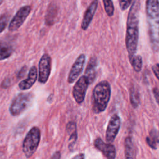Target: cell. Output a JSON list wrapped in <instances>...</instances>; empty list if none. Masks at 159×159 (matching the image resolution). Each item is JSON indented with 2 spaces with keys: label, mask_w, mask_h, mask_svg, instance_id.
<instances>
[{
  "label": "cell",
  "mask_w": 159,
  "mask_h": 159,
  "mask_svg": "<svg viewBox=\"0 0 159 159\" xmlns=\"http://www.w3.org/2000/svg\"><path fill=\"white\" fill-rule=\"evenodd\" d=\"M140 2L134 1L128 13L127 20V29L125 36V45L130 61L135 56L139 34V11Z\"/></svg>",
  "instance_id": "1"
},
{
  "label": "cell",
  "mask_w": 159,
  "mask_h": 159,
  "mask_svg": "<svg viewBox=\"0 0 159 159\" xmlns=\"http://www.w3.org/2000/svg\"><path fill=\"white\" fill-rule=\"evenodd\" d=\"M145 12L151 47L157 52L159 51V1L147 0Z\"/></svg>",
  "instance_id": "2"
},
{
  "label": "cell",
  "mask_w": 159,
  "mask_h": 159,
  "mask_svg": "<svg viewBox=\"0 0 159 159\" xmlns=\"http://www.w3.org/2000/svg\"><path fill=\"white\" fill-rule=\"evenodd\" d=\"M111 94V85L107 81L99 82L93 92V111L99 114L105 111L109 102Z\"/></svg>",
  "instance_id": "3"
},
{
  "label": "cell",
  "mask_w": 159,
  "mask_h": 159,
  "mask_svg": "<svg viewBox=\"0 0 159 159\" xmlns=\"http://www.w3.org/2000/svg\"><path fill=\"white\" fill-rule=\"evenodd\" d=\"M40 140V130L37 127H32L26 134L22 143V151L27 158L36 152Z\"/></svg>",
  "instance_id": "4"
},
{
  "label": "cell",
  "mask_w": 159,
  "mask_h": 159,
  "mask_svg": "<svg viewBox=\"0 0 159 159\" xmlns=\"http://www.w3.org/2000/svg\"><path fill=\"white\" fill-rule=\"evenodd\" d=\"M33 99V95L30 93H19L11 102L9 107V112L13 116H17L22 113L30 106Z\"/></svg>",
  "instance_id": "5"
},
{
  "label": "cell",
  "mask_w": 159,
  "mask_h": 159,
  "mask_svg": "<svg viewBox=\"0 0 159 159\" xmlns=\"http://www.w3.org/2000/svg\"><path fill=\"white\" fill-rule=\"evenodd\" d=\"M30 11L31 7L29 5L21 7L11 19L8 26V30L10 32H14L18 30L25 22Z\"/></svg>",
  "instance_id": "6"
},
{
  "label": "cell",
  "mask_w": 159,
  "mask_h": 159,
  "mask_svg": "<svg viewBox=\"0 0 159 159\" xmlns=\"http://www.w3.org/2000/svg\"><path fill=\"white\" fill-rule=\"evenodd\" d=\"M51 58L47 53H44L41 57L39 62V77L40 83H45L50 76L51 72Z\"/></svg>",
  "instance_id": "7"
},
{
  "label": "cell",
  "mask_w": 159,
  "mask_h": 159,
  "mask_svg": "<svg viewBox=\"0 0 159 159\" xmlns=\"http://www.w3.org/2000/svg\"><path fill=\"white\" fill-rule=\"evenodd\" d=\"M89 84L88 80L83 75L78 80L74 85L72 94L73 98L78 104H81L84 101Z\"/></svg>",
  "instance_id": "8"
},
{
  "label": "cell",
  "mask_w": 159,
  "mask_h": 159,
  "mask_svg": "<svg viewBox=\"0 0 159 159\" xmlns=\"http://www.w3.org/2000/svg\"><path fill=\"white\" fill-rule=\"evenodd\" d=\"M120 125V117L116 114L112 115L109 119L106 132V140L108 143H112L114 140L119 131Z\"/></svg>",
  "instance_id": "9"
},
{
  "label": "cell",
  "mask_w": 159,
  "mask_h": 159,
  "mask_svg": "<svg viewBox=\"0 0 159 159\" xmlns=\"http://www.w3.org/2000/svg\"><path fill=\"white\" fill-rule=\"evenodd\" d=\"M86 61V56L84 54H80L75 60L70 71L68 76V82L73 83L81 73Z\"/></svg>",
  "instance_id": "10"
},
{
  "label": "cell",
  "mask_w": 159,
  "mask_h": 159,
  "mask_svg": "<svg viewBox=\"0 0 159 159\" xmlns=\"http://www.w3.org/2000/svg\"><path fill=\"white\" fill-rule=\"evenodd\" d=\"M94 145L96 148L101 151L107 159H115L116 148L115 147L110 143H106L101 138L98 137L95 139Z\"/></svg>",
  "instance_id": "11"
},
{
  "label": "cell",
  "mask_w": 159,
  "mask_h": 159,
  "mask_svg": "<svg viewBox=\"0 0 159 159\" xmlns=\"http://www.w3.org/2000/svg\"><path fill=\"white\" fill-rule=\"evenodd\" d=\"M98 4V1L97 0H94L90 3L89 6L86 9L84 12L83 20L81 22V28L83 30H86L89 27L90 23L91 22L93 19L94 15L95 14V12L96 11Z\"/></svg>",
  "instance_id": "12"
},
{
  "label": "cell",
  "mask_w": 159,
  "mask_h": 159,
  "mask_svg": "<svg viewBox=\"0 0 159 159\" xmlns=\"http://www.w3.org/2000/svg\"><path fill=\"white\" fill-rule=\"evenodd\" d=\"M37 70L36 66H32L28 73L27 76L25 80H22L19 83V88L21 90H27L30 89L35 83L37 79Z\"/></svg>",
  "instance_id": "13"
},
{
  "label": "cell",
  "mask_w": 159,
  "mask_h": 159,
  "mask_svg": "<svg viewBox=\"0 0 159 159\" xmlns=\"http://www.w3.org/2000/svg\"><path fill=\"white\" fill-rule=\"evenodd\" d=\"M97 66L96 59L92 57L88 61L84 76L88 80L89 84L92 83L96 78V68Z\"/></svg>",
  "instance_id": "14"
},
{
  "label": "cell",
  "mask_w": 159,
  "mask_h": 159,
  "mask_svg": "<svg viewBox=\"0 0 159 159\" xmlns=\"http://www.w3.org/2000/svg\"><path fill=\"white\" fill-rule=\"evenodd\" d=\"M13 52L14 48L10 43L0 40V61L9 58Z\"/></svg>",
  "instance_id": "15"
},
{
  "label": "cell",
  "mask_w": 159,
  "mask_h": 159,
  "mask_svg": "<svg viewBox=\"0 0 159 159\" xmlns=\"http://www.w3.org/2000/svg\"><path fill=\"white\" fill-rule=\"evenodd\" d=\"M146 142L152 149H157V144L159 143V131L152 129L150 131L149 135L146 137Z\"/></svg>",
  "instance_id": "16"
},
{
  "label": "cell",
  "mask_w": 159,
  "mask_h": 159,
  "mask_svg": "<svg viewBox=\"0 0 159 159\" xmlns=\"http://www.w3.org/2000/svg\"><path fill=\"white\" fill-rule=\"evenodd\" d=\"M125 159H134V145L132 139L130 137L125 138L124 141Z\"/></svg>",
  "instance_id": "17"
},
{
  "label": "cell",
  "mask_w": 159,
  "mask_h": 159,
  "mask_svg": "<svg viewBox=\"0 0 159 159\" xmlns=\"http://www.w3.org/2000/svg\"><path fill=\"white\" fill-rule=\"evenodd\" d=\"M130 100L134 108H137L139 106L140 104V95L139 91L134 87H132L130 89Z\"/></svg>",
  "instance_id": "18"
},
{
  "label": "cell",
  "mask_w": 159,
  "mask_h": 159,
  "mask_svg": "<svg viewBox=\"0 0 159 159\" xmlns=\"http://www.w3.org/2000/svg\"><path fill=\"white\" fill-rule=\"evenodd\" d=\"M130 62L135 71H140L142 67V58L140 55H135Z\"/></svg>",
  "instance_id": "19"
},
{
  "label": "cell",
  "mask_w": 159,
  "mask_h": 159,
  "mask_svg": "<svg viewBox=\"0 0 159 159\" xmlns=\"http://www.w3.org/2000/svg\"><path fill=\"white\" fill-rule=\"evenodd\" d=\"M104 4V7L105 11L108 16H112L114 12V7L113 4V2L111 0H103L102 1Z\"/></svg>",
  "instance_id": "20"
},
{
  "label": "cell",
  "mask_w": 159,
  "mask_h": 159,
  "mask_svg": "<svg viewBox=\"0 0 159 159\" xmlns=\"http://www.w3.org/2000/svg\"><path fill=\"white\" fill-rule=\"evenodd\" d=\"M9 17L6 14H2L0 16V33L4 31L7 26Z\"/></svg>",
  "instance_id": "21"
},
{
  "label": "cell",
  "mask_w": 159,
  "mask_h": 159,
  "mask_svg": "<svg viewBox=\"0 0 159 159\" xmlns=\"http://www.w3.org/2000/svg\"><path fill=\"white\" fill-rule=\"evenodd\" d=\"M66 130L68 135H70L74 132H77L76 123L73 121H70L68 122V124L66 125Z\"/></svg>",
  "instance_id": "22"
},
{
  "label": "cell",
  "mask_w": 159,
  "mask_h": 159,
  "mask_svg": "<svg viewBox=\"0 0 159 159\" xmlns=\"http://www.w3.org/2000/svg\"><path fill=\"white\" fill-rule=\"evenodd\" d=\"M56 11H57L56 9H55L53 8H51L50 10H48V14L47 15V17H46L47 23H48V24H52L51 21L53 20V19L55 17V16H53V15L56 14H55V12Z\"/></svg>",
  "instance_id": "23"
},
{
  "label": "cell",
  "mask_w": 159,
  "mask_h": 159,
  "mask_svg": "<svg viewBox=\"0 0 159 159\" xmlns=\"http://www.w3.org/2000/svg\"><path fill=\"white\" fill-rule=\"evenodd\" d=\"M119 6L121 9V10L124 11L126 9H127L129 7V6L130 5V4L132 3V1L130 0H120L119 1Z\"/></svg>",
  "instance_id": "24"
},
{
  "label": "cell",
  "mask_w": 159,
  "mask_h": 159,
  "mask_svg": "<svg viewBox=\"0 0 159 159\" xmlns=\"http://www.w3.org/2000/svg\"><path fill=\"white\" fill-rule=\"evenodd\" d=\"M152 69L155 76L159 80V63H156L153 65L152 67Z\"/></svg>",
  "instance_id": "25"
},
{
  "label": "cell",
  "mask_w": 159,
  "mask_h": 159,
  "mask_svg": "<svg viewBox=\"0 0 159 159\" xmlns=\"http://www.w3.org/2000/svg\"><path fill=\"white\" fill-rule=\"evenodd\" d=\"M153 93L157 104L159 105V88H154L153 89Z\"/></svg>",
  "instance_id": "26"
},
{
  "label": "cell",
  "mask_w": 159,
  "mask_h": 159,
  "mask_svg": "<svg viewBox=\"0 0 159 159\" xmlns=\"http://www.w3.org/2000/svg\"><path fill=\"white\" fill-rule=\"evenodd\" d=\"M27 70V66H23L19 71V73H18V78H22L24 76L25 73V71Z\"/></svg>",
  "instance_id": "27"
},
{
  "label": "cell",
  "mask_w": 159,
  "mask_h": 159,
  "mask_svg": "<svg viewBox=\"0 0 159 159\" xmlns=\"http://www.w3.org/2000/svg\"><path fill=\"white\" fill-rule=\"evenodd\" d=\"M60 158H61L60 152L59 151H57L53 154L50 159H60Z\"/></svg>",
  "instance_id": "28"
},
{
  "label": "cell",
  "mask_w": 159,
  "mask_h": 159,
  "mask_svg": "<svg viewBox=\"0 0 159 159\" xmlns=\"http://www.w3.org/2000/svg\"><path fill=\"white\" fill-rule=\"evenodd\" d=\"M71 159H84V154L83 153H78L75 155Z\"/></svg>",
  "instance_id": "29"
},
{
  "label": "cell",
  "mask_w": 159,
  "mask_h": 159,
  "mask_svg": "<svg viewBox=\"0 0 159 159\" xmlns=\"http://www.w3.org/2000/svg\"><path fill=\"white\" fill-rule=\"evenodd\" d=\"M3 2H4V1H3V0H0V5H1Z\"/></svg>",
  "instance_id": "30"
}]
</instances>
